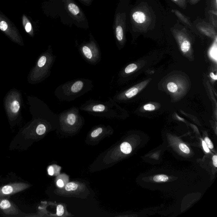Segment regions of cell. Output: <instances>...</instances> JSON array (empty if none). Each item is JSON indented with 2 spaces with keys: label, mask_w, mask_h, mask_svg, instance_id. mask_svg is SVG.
Masks as SVG:
<instances>
[{
  "label": "cell",
  "mask_w": 217,
  "mask_h": 217,
  "mask_svg": "<svg viewBox=\"0 0 217 217\" xmlns=\"http://www.w3.org/2000/svg\"><path fill=\"white\" fill-rule=\"evenodd\" d=\"M78 185L74 182H70L67 184L65 187L66 190L68 191H71L76 190L77 189Z\"/></svg>",
  "instance_id": "cell-19"
},
{
  "label": "cell",
  "mask_w": 217,
  "mask_h": 217,
  "mask_svg": "<svg viewBox=\"0 0 217 217\" xmlns=\"http://www.w3.org/2000/svg\"><path fill=\"white\" fill-rule=\"evenodd\" d=\"M25 29H26L27 32H29L32 30L31 24L29 23H27V25H26V27H25Z\"/></svg>",
  "instance_id": "cell-26"
},
{
  "label": "cell",
  "mask_w": 217,
  "mask_h": 217,
  "mask_svg": "<svg viewBox=\"0 0 217 217\" xmlns=\"http://www.w3.org/2000/svg\"><path fill=\"white\" fill-rule=\"evenodd\" d=\"M179 148L181 149V151L186 153V154H189L190 152L189 148L184 143H181L179 145Z\"/></svg>",
  "instance_id": "cell-20"
},
{
  "label": "cell",
  "mask_w": 217,
  "mask_h": 217,
  "mask_svg": "<svg viewBox=\"0 0 217 217\" xmlns=\"http://www.w3.org/2000/svg\"><path fill=\"white\" fill-rule=\"evenodd\" d=\"M0 208L6 214L17 215L18 213V210L10 201L7 199L1 200L0 201Z\"/></svg>",
  "instance_id": "cell-7"
},
{
  "label": "cell",
  "mask_w": 217,
  "mask_h": 217,
  "mask_svg": "<svg viewBox=\"0 0 217 217\" xmlns=\"http://www.w3.org/2000/svg\"><path fill=\"white\" fill-rule=\"evenodd\" d=\"M132 17L136 22L138 23H143L146 20V16L145 14L140 11L136 12L133 14Z\"/></svg>",
  "instance_id": "cell-10"
},
{
  "label": "cell",
  "mask_w": 217,
  "mask_h": 217,
  "mask_svg": "<svg viewBox=\"0 0 217 217\" xmlns=\"http://www.w3.org/2000/svg\"><path fill=\"white\" fill-rule=\"evenodd\" d=\"M167 88L168 90L171 92H176L178 90V87L175 83L171 82L168 83L167 84Z\"/></svg>",
  "instance_id": "cell-17"
},
{
  "label": "cell",
  "mask_w": 217,
  "mask_h": 217,
  "mask_svg": "<svg viewBox=\"0 0 217 217\" xmlns=\"http://www.w3.org/2000/svg\"><path fill=\"white\" fill-rule=\"evenodd\" d=\"M79 108L90 115L108 118L117 117L121 111L120 107L111 97H108L105 102L90 99L82 104Z\"/></svg>",
  "instance_id": "cell-2"
},
{
  "label": "cell",
  "mask_w": 217,
  "mask_h": 217,
  "mask_svg": "<svg viewBox=\"0 0 217 217\" xmlns=\"http://www.w3.org/2000/svg\"><path fill=\"white\" fill-rule=\"evenodd\" d=\"M115 34L116 39L118 43H122L124 38V33L123 27L120 25L117 17L115 22Z\"/></svg>",
  "instance_id": "cell-8"
},
{
  "label": "cell",
  "mask_w": 217,
  "mask_h": 217,
  "mask_svg": "<svg viewBox=\"0 0 217 217\" xmlns=\"http://www.w3.org/2000/svg\"><path fill=\"white\" fill-rule=\"evenodd\" d=\"M204 142H205L206 146H207L209 148H211V149L213 148V144H212V142L208 138H207V137L205 138V139H204Z\"/></svg>",
  "instance_id": "cell-23"
},
{
  "label": "cell",
  "mask_w": 217,
  "mask_h": 217,
  "mask_svg": "<svg viewBox=\"0 0 217 217\" xmlns=\"http://www.w3.org/2000/svg\"><path fill=\"white\" fill-rule=\"evenodd\" d=\"M67 7L69 12L74 17L78 19L82 17V14L81 13L80 10L75 3L73 2H70L68 3Z\"/></svg>",
  "instance_id": "cell-9"
},
{
  "label": "cell",
  "mask_w": 217,
  "mask_h": 217,
  "mask_svg": "<svg viewBox=\"0 0 217 217\" xmlns=\"http://www.w3.org/2000/svg\"><path fill=\"white\" fill-rule=\"evenodd\" d=\"M8 28L7 23L4 21H2L0 23V29L3 31H5Z\"/></svg>",
  "instance_id": "cell-24"
},
{
  "label": "cell",
  "mask_w": 217,
  "mask_h": 217,
  "mask_svg": "<svg viewBox=\"0 0 217 217\" xmlns=\"http://www.w3.org/2000/svg\"><path fill=\"white\" fill-rule=\"evenodd\" d=\"M104 130V128L102 127H99L97 128L95 130H93L91 134V136L92 138H96L102 133Z\"/></svg>",
  "instance_id": "cell-18"
},
{
  "label": "cell",
  "mask_w": 217,
  "mask_h": 217,
  "mask_svg": "<svg viewBox=\"0 0 217 217\" xmlns=\"http://www.w3.org/2000/svg\"><path fill=\"white\" fill-rule=\"evenodd\" d=\"M46 130V126L45 125L43 124H40L36 127V132L38 135H42L45 133Z\"/></svg>",
  "instance_id": "cell-16"
},
{
  "label": "cell",
  "mask_w": 217,
  "mask_h": 217,
  "mask_svg": "<svg viewBox=\"0 0 217 217\" xmlns=\"http://www.w3.org/2000/svg\"><path fill=\"white\" fill-rule=\"evenodd\" d=\"M64 213V210L62 205L59 204L57 206V215L59 216L62 215Z\"/></svg>",
  "instance_id": "cell-21"
},
{
  "label": "cell",
  "mask_w": 217,
  "mask_h": 217,
  "mask_svg": "<svg viewBox=\"0 0 217 217\" xmlns=\"http://www.w3.org/2000/svg\"><path fill=\"white\" fill-rule=\"evenodd\" d=\"M56 58L57 56L53 54L50 48L40 56L34 70V80L35 82H42L50 76Z\"/></svg>",
  "instance_id": "cell-3"
},
{
  "label": "cell",
  "mask_w": 217,
  "mask_h": 217,
  "mask_svg": "<svg viewBox=\"0 0 217 217\" xmlns=\"http://www.w3.org/2000/svg\"><path fill=\"white\" fill-rule=\"evenodd\" d=\"M138 68V66L135 64L132 63L129 65L126 66L124 70L123 73H122L121 74H130Z\"/></svg>",
  "instance_id": "cell-13"
},
{
  "label": "cell",
  "mask_w": 217,
  "mask_h": 217,
  "mask_svg": "<svg viewBox=\"0 0 217 217\" xmlns=\"http://www.w3.org/2000/svg\"><path fill=\"white\" fill-rule=\"evenodd\" d=\"M81 1L84 2V3H87V4H90L91 2V0H81Z\"/></svg>",
  "instance_id": "cell-32"
},
{
  "label": "cell",
  "mask_w": 217,
  "mask_h": 217,
  "mask_svg": "<svg viewBox=\"0 0 217 217\" xmlns=\"http://www.w3.org/2000/svg\"><path fill=\"white\" fill-rule=\"evenodd\" d=\"M57 185L59 188H62L64 185V184L63 181L61 179H59L57 182Z\"/></svg>",
  "instance_id": "cell-27"
},
{
  "label": "cell",
  "mask_w": 217,
  "mask_h": 217,
  "mask_svg": "<svg viewBox=\"0 0 217 217\" xmlns=\"http://www.w3.org/2000/svg\"><path fill=\"white\" fill-rule=\"evenodd\" d=\"M210 76H211V77L212 78V79L214 80L217 79V76H216V75H215V74H213V73H211V74H210Z\"/></svg>",
  "instance_id": "cell-31"
},
{
  "label": "cell",
  "mask_w": 217,
  "mask_h": 217,
  "mask_svg": "<svg viewBox=\"0 0 217 217\" xmlns=\"http://www.w3.org/2000/svg\"><path fill=\"white\" fill-rule=\"evenodd\" d=\"M20 108V104L17 100H14L10 105V109L12 113L16 114L19 112Z\"/></svg>",
  "instance_id": "cell-11"
},
{
  "label": "cell",
  "mask_w": 217,
  "mask_h": 217,
  "mask_svg": "<svg viewBox=\"0 0 217 217\" xmlns=\"http://www.w3.org/2000/svg\"><path fill=\"white\" fill-rule=\"evenodd\" d=\"M79 51L82 58L89 64L96 66L101 61V51L94 40L82 43L79 48Z\"/></svg>",
  "instance_id": "cell-4"
},
{
  "label": "cell",
  "mask_w": 217,
  "mask_h": 217,
  "mask_svg": "<svg viewBox=\"0 0 217 217\" xmlns=\"http://www.w3.org/2000/svg\"><path fill=\"white\" fill-rule=\"evenodd\" d=\"M190 48V42L188 40H185L182 42L181 45V49L182 52L186 53L188 52Z\"/></svg>",
  "instance_id": "cell-15"
},
{
  "label": "cell",
  "mask_w": 217,
  "mask_h": 217,
  "mask_svg": "<svg viewBox=\"0 0 217 217\" xmlns=\"http://www.w3.org/2000/svg\"><path fill=\"white\" fill-rule=\"evenodd\" d=\"M93 87L91 79H77L59 86L55 90L54 95L59 101H71L92 91Z\"/></svg>",
  "instance_id": "cell-1"
},
{
  "label": "cell",
  "mask_w": 217,
  "mask_h": 217,
  "mask_svg": "<svg viewBox=\"0 0 217 217\" xmlns=\"http://www.w3.org/2000/svg\"><path fill=\"white\" fill-rule=\"evenodd\" d=\"M202 146L204 151L206 152L209 153L210 152V150H209L208 147L206 146V144L205 142L204 141H202Z\"/></svg>",
  "instance_id": "cell-28"
},
{
  "label": "cell",
  "mask_w": 217,
  "mask_h": 217,
  "mask_svg": "<svg viewBox=\"0 0 217 217\" xmlns=\"http://www.w3.org/2000/svg\"><path fill=\"white\" fill-rule=\"evenodd\" d=\"M212 161H213V164L215 167H217V155H214L212 157Z\"/></svg>",
  "instance_id": "cell-30"
},
{
  "label": "cell",
  "mask_w": 217,
  "mask_h": 217,
  "mask_svg": "<svg viewBox=\"0 0 217 217\" xmlns=\"http://www.w3.org/2000/svg\"><path fill=\"white\" fill-rule=\"evenodd\" d=\"M168 179V177L165 175H158L155 176L153 178V180L156 182H165L167 181Z\"/></svg>",
  "instance_id": "cell-14"
},
{
  "label": "cell",
  "mask_w": 217,
  "mask_h": 217,
  "mask_svg": "<svg viewBox=\"0 0 217 217\" xmlns=\"http://www.w3.org/2000/svg\"><path fill=\"white\" fill-rule=\"evenodd\" d=\"M174 1H177V0H174Z\"/></svg>",
  "instance_id": "cell-33"
},
{
  "label": "cell",
  "mask_w": 217,
  "mask_h": 217,
  "mask_svg": "<svg viewBox=\"0 0 217 217\" xmlns=\"http://www.w3.org/2000/svg\"><path fill=\"white\" fill-rule=\"evenodd\" d=\"M144 109L147 111H153L155 109V107L152 104H147L143 107Z\"/></svg>",
  "instance_id": "cell-22"
},
{
  "label": "cell",
  "mask_w": 217,
  "mask_h": 217,
  "mask_svg": "<svg viewBox=\"0 0 217 217\" xmlns=\"http://www.w3.org/2000/svg\"><path fill=\"white\" fill-rule=\"evenodd\" d=\"M79 107H73L59 114V120L62 126L74 127L80 126L84 118L80 113Z\"/></svg>",
  "instance_id": "cell-5"
},
{
  "label": "cell",
  "mask_w": 217,
  "mask_h": 217,
  "mask_svg": "<svg viewBox=\"0 0 217 217\" xmlns=\"http://www.w3.org/2000/svg\"><path fill=\"white\" fill-rule=\"evenodd\" d=\"M29 186L25 183H15L3 186L0 188V198L22 191Z\"/></svg>",
  "instance_id": "cell-6"
},
{
  "label": "cell",
  "mask_w": 217,
  "mask_h": 217,
  "mask_svg": "<svg viewBox=\"0 0 217 217\" xmlns=\"http://www.w3.org/2000/svg\"><path fill=\"white\" fill-rule=\"evenodd\" d=\"M121 150L122 152L125 154H129L132 151L131 145L128 143L124 142L121 145Z\"/></svg>",
  "instance_id": "cell-12"
},
{
  "label": "cell",
  "mask_w": 217,
  "mask_h": 217,
  "mask_svg": "<svg viewBox=\"0 0 217 217\" xmlns=\"http://www.w3.org/2000/svg\"><path fill=\"white\" fill-rule=\"evenodd\" d=\"M217 51H216V48H215V49H212V51L211 53V57H212L213 59H215V60H217Z\"/></svg>",
  "instance_id": "cell-25"
},
{
  "label": "cell",
  "mask_w": 217,
  "mask_h": 217,
  "mask_svg": "<svg viewBox=\"0 0 217 217\" xmlns=\"http://www.w3.org/2000/svg\"><path fill=\"white\" fill-rule=\"evenodd\" d=\"M48 173L50 176H53L54 174V169L53 167L51 166L48 169Z\"/></svg>",
  "instance_id": "cell-29"
}]
</instances>
